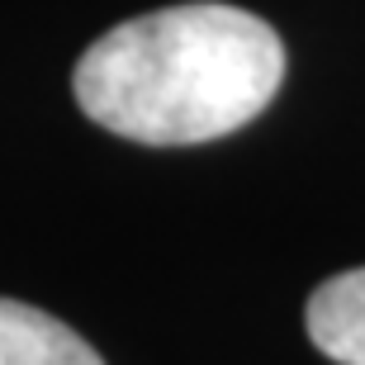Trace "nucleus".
Returning <instances> with one entry per match:
<instances>
[{
    "label": "nucleus",
    "instance_id": "nucleus-1",
    "mask_svg": "<svg viewBox=\"0 0 365 365\" xmlns=\"http://www.w3.org/2000/svg\"><path fill=\"white\" fill-rule=\"evenodd\" d=\"M280 81V34L261 14L218 0L114 24L71 71L86 119L148 148H190L237 133L275 100Z\"/></svg>",
    "mask_w": 365,
    "mask_h": 365
},
{
    "label": "nucleus",
    "instance_id": "nucleus-2",
    "mask_svg": "<svg viewBox=\"0 0 365 365\" xmlns=\"http://www.w3.org/2000/svg\"><path fill=\"white\" fill-rule=\"evenodd\" d=\"M0 365H105L81 332L57 323L53 313L0 299Z\"/></svg>",
    "mask_w": 365,
    "mask_h": 365
},
{
    "label": "nucleus",
    "instance_id": "nucleus-3",
    "mask_svg": "<svg viewBox=\"0 0 365 365\" xmlns=\"http://www.w3.org/2000/svg\"><path fill=\"white\" fill-rule=\"evenodd\" d=\"M309 337L337 365H365V266L318 284L309 299Z\"/></svg>",
    "mask_w": 365,
    "mask_h": 365
}]
</instances>
